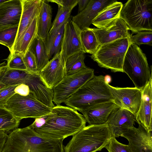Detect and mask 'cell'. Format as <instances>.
Returning <instances> with one entry per match:
<instances>
[{"instance_id": "cell-25", "label": "cell", "mask_w": 152, "mask_h": 152, "mask_svg": "<svg viewBox=\"0 0 152 152\" xmlns=\"http://www.w3.org/2000/svg\"><path fill=\"white\" fill-rule=\"evenodd\" d=\"M34 55L38 71L43 69L49 61L44 40L37 35L29 48Z\"/></svg>"}, {"instance_id": "cell-29", "label": "cell", "mask_w": 152, "mask_h": 152, "mask_svg": "<svg viewBox=\"0 0 152 152\" xmlns=\"http://www.w3.org/2000/svg\"><path fill=\"white\" fill-rule=\"evenodd\" d=\"M85 53L83 52H78L67 58L65 64L66 75L74 74L87 67L84 63Z\"/></svg>"}, {"instance_id": "cell-37", "label": "cell", "mask_w": 152, "mask_h": 152, "mask_svg": "<svg viewBox=\"0 0 152 152\" xmlns=\"http://www.w3.org/2000/svg\"><path fill=\"white\" fill-rule=\"evenodd\" d=\"M15 94H17L23 96H26L31 93V91L28 86L23 83L18 85L14 90Z\"/></svg>"}, {"instance_id": "cell-18", "label": "cell", "mask_w": 152, "mask_h": 152, "mask_svg": "<svg viewBox=\"0 0 152 152\" xmlns=\"http://www.w3.org/2000/svg\"><path fill=\"white\" fill-rule=\"evenodd\" d=\"M22 11L21 0H8L0 5V31L19 26Z\"/></svg>"}, {"instance_id": "cell-28", "label": "cell", "mask_w": 152, "mask_h": 152, "mask_svg": "<svg viewBox=\"0 0 152 152\" xmlns=\"http://www.w3.org/2000/svg\"><path fill=\"white\" fill-rule=\"evenodd\" d=\"M80 37L85 53L91 55L94 54L100 45L94 33L90 28L81 30Z\"/></svg>"}, {"instance_id": "cell-38", "label": "cell", "mask_w": 152, "mask_h": 152, "mask_svg": "<svg viewBox=\"0 0 152 152\" xmlns=\"http://www.w3.org/2000/svg\"><path fill=\"white\" fill-rule=\"evenodd\" d=\"M47 1L57 4L58 7H75L77 4V0H47Z\"/></svg>"}, {"instance_id": "cell-13", "label": "cell", "mask_w": 152, "mask_h": 152, "mask_svg": "<svg viewBox=\"0 0 152 152\" xmlns=\"http://www.w3.org/2000/svg\"><path fill=\"white\" fill-rule=\"evenodd\" d=\"M100 45L115 40L129 37V28L120 18H117L102 28H90Z\"/></svg>"}, {"instance_id": "cell-26", "label": "cell", "mask_w": 152, "mask_h": 152, "mask_svg": "<svg viewBox=\"0 0 152 152\" xmlns=\"http://www.w3.org/2000/svg\"><path fill=\"white\" fill-rule=\"evenodd\" d=\"M64 24L56 31L48 34L44 39L49 60L60 51Z\"/></svg>"}, {"instance_id": "cell-42", "label": "cell", "mask_w": 152, "mask_h": 152, "mask_svg": "<svg viewBox=\"0 0 152 152\" xmlns=\"http://www.w3.org/2000/svg\"><path fill=\"white\" fill-rule=\"evenodd\" d=\"M8 0H0V5L3 3L7 1Z\"/></svg>"}, {"instance_id": "cell-17", "label": "cell", "mask_w": 152, "mask_h": 152, "mask_svg": "<svg viewBox=\"0 0 152 152\" xmlns=\"http://www.w3.org/2000/svg\"><path fill=\"white\" fill-rule=\"evenodd\" d=\"M24 84L28 86L31 93L39 102L51 108L55 106L53 101V89L47 86L39 73L28 72Z\"/></svg>"}, {"instance_id": "cell-43", "label": "cell", "mask_w": 152, "mask_h": 152, "mask_svg": "<svg viewBox=\"0 0 152 152\" xmlns=\"http://www.w3.org/2000/svg\"><path fill=\"white\" fill-rule=\"evenodd\" d=\"M3 66H0V73L3 68Z\"/></svg>"}, {"instance_id": "cell-21", "label": "cell", "mask_w": 152, "mask_h": 152, "mask_svg": "<svg viewBox=\"0 0 152 152\" xmlns=\"http://www.w3.org/2000/svg\"><path fill=\"white\" fill-rule=\"evenodd\" d=\"M118 107L113 102L99 104L86 110L83 113L89 125L106 123L110 114Z\"/></svg>"}, {"instance_id": "cell-9", "label": "cell", "mask_w": 152, "mask_h": 152, "mask_svg": "<svg viewBox=\"0 0 152 152\" xmlns=\"http://www.w3.org/2000/svg\"><path fill=\"white\" fill-rule=\"evenodd\" d=\"M94 75V70L88 67L74 74L66 75L53 88V102L56 105L64 103Z\"/></svg>"}, {"instance_id": "cell-36", "label": "cell", "mask_w": 152, "mask_h": 152, "mask_svg": "<svg viewBox=\"0 0 152 152\" xmlns=\"http://www.w3.org/2000/svg\"><path fill=\"white\" fill-rule=\"evenodd\" d=\"M105 148L108 152H132L128 145L120 142L113 137Z\"/></svg>"}, {"instance_id": "cell-6", "label": "cell", "mask_w": 152, "mask_h": 152, "mask_svg": "<svg viewBox=\"0 0 152 152\" xmlns=\"http://www.w3.org/2000/svg\"><path fill=\"white\" fill-rule=\"evenodd\" d=\"M125 73L132 81L135 87L142 90L152 78L145 54L137 45L131 43L126 53L123 66Z\"/></svg>"}, {"instance_id": "cell-7", "label": "cell", "mask_w": 152, "mask_h": 152, "mask_svg": "<svg viewBox=\"0 0 152 152\" xmlns=\"http://www.w3.org/2000/svg\"><path fill=\"white\" fill-rule=\"evenodd\" d=\"M131 43L129 36L103 44L91 57L101 67L110 69L114 72H123L124 59Z\"/></svg>"}, {"instance_id": "cell-33", "label": "cell", "mask_w": 152, "mask_h": 152, "mask_svg": "<svg viewBox=\"0 0 152 152\" xmlns=\"http://www.w3.org/2000/svg\"><path fill=\"white\" fill-rule=\"evenodd\" d=\"M131 43L140 45L142 44L152 45V31H143L138 32L135 35H130Z\"/></svg>"}, {"instance_id": "cell-30", "label": "cell", "mask_w": 152, "mask_h": 152, "mask_svg": "<svg viewBox=\"0 0 152 152\" xmlns=\"http://www.w3.org/2000/svg\"><path fill=\"white\" fill-rule=\"evenodd\" d=\"M75 7H58L57 14L52 23L51 28L48 34L56 31L68 21L71 17V12Z\"/></svg>"}, {"instance_id": "cell-12", "label": "cell", "mask_w": 152, "mask_h": 152, "mask_svg": "<svg viewBox=\"0 0 152 152\" xmlns=\"http://www.w3.org/2000/svg\"><path fill=\"white\" fill-rule=\"evenodd\" d=\"M138 128L134 126L125 130L120 136L126 139L132 152H152V132L148 131L138 123Z\"/></svg>"}, {"instance_id": "cell-22", "label": "cell", "mask_w": 152, "mask_h": 152, "mask_svg": "<svg viewBox=\"0 0 152 152\" xmlns=\"http://www.w3.org/2000/svg\"><path fill=\"white\" fill-rule=\"evenodd\" d=\"M52 10L47 0H41L38 16L37 35L43 39L47 37L51 28Z\"/></svg>"}, {"instance_id": "cell-1", "label": "cell", "mask_w": 152, "mask_h": 152, "mask_svg": "<svg viewBox=\"0 0 152 152\" xmlns=\"http://www.w3.org/2000/svg\"><path fill=\"white\" fill-rule=\"evenodd\" d=\"M86 122L83 115L77 110L68 106L56 105L52 108L43 124L32 129L42 137L63 140L83 129Z\"/></svg>"}, {"instance_id": "cell-27", "label": "cell", "mask_w": 152, "mask_h": 152, "mask_svg": "<svg viewBox=\"0 0 152 152\" xmlns=\"http://www.w3.org/2000/svg\"><path fill=\"white\" fill-rule=\"evenodd\" d=\"M20 121L5 107H0V131L10 133L18 128Z\"/></svg>"}, {"instance_id": "cell-40", "label": "cell", "mask_w": 152, "mask_h": 152, "mask_svg": "<svg viewBox=\"0 0 152 152\" xmlns=\"http://www.w3.org/2000/svg\"><path fill=\"white\" fill-rule=\"evenodd\" d=\"M90 0H77V4L78 5V13H79L86 8Z\"/></svg>"}, {"instance_id": "cell-24", "label": "cell", "mask_w": 152, "mask_h": 152, "mask_svg": "<svg viewBox=\"0 0 152 152\" xmlns=\"http://www.w3.org/2000/svg\"><path fill=\"white\" fill-rule=\"evenodd\" d=\"M38 16L32 21L18 44L10 53L16 52L23 56L25 55L37 35Z\"/></svg>"}, {"instance_id": "cell-11", "label": "cell", "mask_w": 152, "mask_h": 152, "mask_svg": "<svg viewBox=\"0 0 152 152\" xmlns=\"http://www.w3.org/2000/svg\"><path fill=\"white\" fill-rule=\"evenodd\" d=\"M72 17L64 24L61 41L60 52L65 64L67 58L72 55L80 52L85 53L80 37L81 31L72 21Z\"/></svg>"}, {"instance_id": "cell-19", "label": "cell", "mask_w": 152, "mask_h": 152, "mask_svg": "<svg viewBox=\"0 0 152 152\" xmlns=\"http://www.w3.org/2000/svg\"><path fill=\"white\" fill-rule=\"evenodd\" d=\"M152 78L142 90L140 108L136 116L138 124L143 125L148 131L152 132Z\"/></svg>"}, {"instance_id": "cell-3", "label": "cell", "mask_w": 152, "mask_h": 152, "mask_svg": "<svg viewBox=\"0 0 152 152\" xmlns=\"http://www.w3.org/2000/svg\"><path fill=\"white\" fill-rule=\"evenodd\" d=\"M63 141L42 137L29 126L19 129L13 135L7 152H64Z\"/></svg>"}, {"instance_id": "cell-31", "label": "cell", "mask_w": 152, "mask_h": 152, "mask_svg": "<svg viewBox=\"0 0 152 152\" xmlns=\"http://www.w3.org/2000/svg\"><path fill=\"white\" fill-rule=\"evenodd\" d=\"M19 26L0 31V44L7 47L10 52L15 44Z\"/></svg>"}, {"instance_id": "cell-4", "label": "cell", "mask_w": 152, "mask_h": 152, "mask_svg": "<svg viewBox=\"0 0 152 152\" xmlns=\"http://www.w3.org/2000/svg\"><path fill=\"white\" fill-rule=\"evenodd\" d=\"M113 136L106 123L89 125L73 135L64 152H96L107 145Z\"/></svg>"}, {"instance_id": "cell-39", "label": "cell", "mask_w": 152, "mask_h": 152, "mask_svg": "<svg viewBox=\"0 0 152 152\" xmlns=\"http://www.w3.org/2000/svg\"><path fill=\"white\" fill-rule=\"evenodd\" d=\"M8 135L3 131H0V152H2L7 141Z\"/></svg>"}, {"instance_id": "cell-16", "label": "cell", "mask_w": 152, "mask_h": 152, "mask_svg": "<svg viewBox=\"0 0 152 152\" xmlns=\"http://www.w3.org/2000/svg\"><path fill=\"white\" fill-rule=\"evenodd\" d=\"M117 1L115 0H90L85 9L72 17V21L81 31L90 28L93 20L108 6Z\"/></svg>"}, {"instance_id": "cell-23", "label": "cell", "mask_w": 152, "mask_h": 152, "mask_svg": "<svg viewBox=\"0 0 152 152\" xmlns=\"http://www.w3.org/2000/svg\"><path fill=\"white\" fill-rule=\"evenodd\" d=\"M123 5L121 2L117 1L108 6L98 14L92 24L98 28L105 27L114 20L120 18Z\"/></svg>"}, {"instance_id": "cell-20", "label": "cell", "mask_w": 152, "mask_h": 152, "mask_svg": "<svg viewBox=\"0 0 152 152\" xmlns=\"http://www.w3.org/2000/svg\"><path fill=\"white\" fill-rule=\"evenodd\" d=\"M21 1L22 7V13L17 36L12 51L19 42L31 22L38 15L41 0Z\"/></svg>"}, {"instance_id": "cell-35", "label": "cell", "mask_w": 152, "mask_h": 152, "mask_svg": "<svg viewBox=\"0 0 152 152\" xmlns=\"http://www.w3.org/2000/svg\"><path fill=\"white\" fill-rule=\"evenodd\" d=\"M23 58L28 72L30 73H39L35 56L29 49L23 56Z\"/></svg>"}, {"instance_id": "cell-34", "label": "cell", "mask_w": 152, "mask_h": 152, "mask_svg": "<svg viewBox=\"0 0 152 152\" xmlns=\"http://www.w3.org/2000/svg\"><path fill=\"white\" fill-rule=\"evenodd\" d=\"M17 86L0 83V107H5L9 100L15 94L14 90Z\"/></svg>"}, {"instance_id": "cell-5", "label": "cell", "mask_w": 152, "mask_h": 152, "mask_svg": "<svg viewBox=\"0 0 152 152\" xmlns=\"http://www.w3.org/2000/svg\"><path fill=\"white\" fill-rule=\"evenodd\" d=\"M120 18L132 33L152 31V0H129L123 5Z\"/></svg>"}, {"instance_id": "cell-41", "label": "cell", "mask_w": 152, "mask_h": 152, "mask_svg": "<svg viewBox=\"0 0 152 152\" xmlns=\"http://www.w3.org/2000/svg\"><path fill=\"white\" fill-rule=\"evenodd\" d=\"M104 81L107 84H109L112 81V78L110 76L106 75L104 76Z\"/></svg>"}, {"instance_id": "cell-15", "label": "cell", "mask_w": 152, "mask_h": 152, "mask_svg": "<svg viewBox=\"0 0 152 152\" xmlns=\"http://www.w3.org/2000/svg\"><path fill=\"white\" fill-rule=\"evenodd\" d=\"M40 76L47 86L52 88L66 75L65 64L61 52L58 53L48 64L39 71Z\"/></svg>"}, {"instance_id": "cell-8", "label": "cell", "mask_w": 152, "mask_h": 152, "mask_svg": "<svg viewBox=\"0 0 152 152\" xmlns=\"http://www.w3.org/2000/svg\"><path fill=\"white\" fill-rule=\"evenodd\" d=\"M5 107L20 120L27 118L35 119L48 115L52 109L38 101L31 93L26 96L14 94Z\"/></svg>"}, {"instance_id": "cell-2", "label": "cell", "mask_w": 152, "mask_h": 152, "mask_svg": "<svg viewBox=\"0 0 152 152\" xmlns=\"http://www.w3.org/2000/svg\"><path fill=\"white\" fill-rule=\"evenodd\" d=\"M112 101L111 93L104 81V76L94 75L64 103L83 114L96 105Z\"/></svg>"}, {"instance_id": "cell-10", "label": "cell", "mask_w": 152, "mask_h": 152, "mask_svg": "<svg viewBox=\"0 0 152 152\" xmlns=\"http://www.w3.org/2000/svg\"><path fill=\"white\" fill-rule=\"evenodd\" d=\"M107 84L113 102L119 107L126 109L136 116L140 104L142 90L135 87L120 88Z\"/></svg>"}, {"instance_id": "cell-32", "label": "cell", "mask_w": 152, "mask_h": 152, "mask_svg": "<svg viewBox=\"0 0 152 152\" xmlns=\"http://www.w3.org/2000/svg\"><path fill=\"white\" fill-rule=\"evenodd\" d=\"M23 56L17 52L10 53L8 57L5 59L7 61V67L10 69L27 71Z\"/></svg>"}, {"instance_id": "cell-14", "label": "cell", "mask_w": 152, "mask_h": 152, "mask_svg": "<svg viewBox=\"0 0 152 152\" xmlns=\"http://www.w3.org/2000/svg\"><path fill=\"white\" fill-rule=\"evenodd\" d=\"M137 122L136 116L130 111L117 108L110 114L106 124L113 137L120 136L126 130L134 127Z\"/></svg>"}]
</instances>
